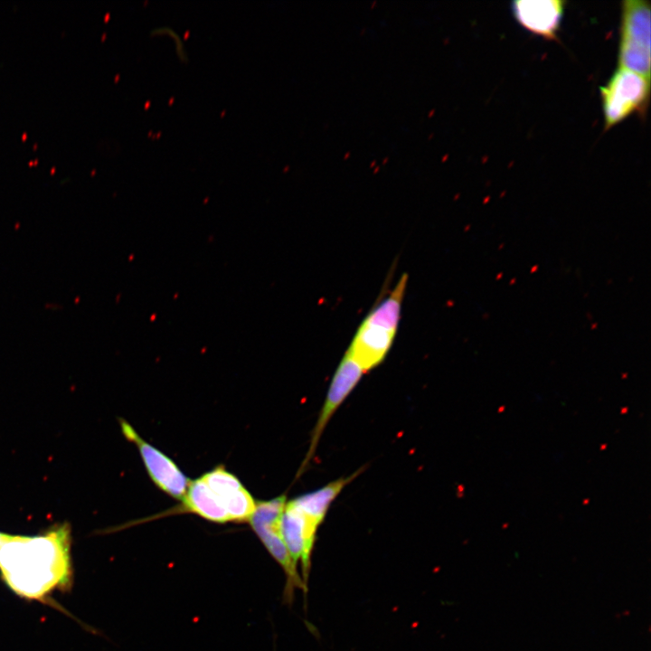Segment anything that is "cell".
<instances>
[{
  "label": "cell",
  "mask_w": 651,
  "mask_h": 651,
  "mask_svg": "<svg viewBox=\"0 0 651 651\" xmlns=\"http://www.w3.org/2000/svg\"><path fill=\"white\" fill-rule=\"evenodd\" d=\"M71 528L55 524L39 534H10L0 545V577L18 596L44 601L72 584Z\"/></svg>",
  "instance_id": "cell-1"
},
{
  "label": "cell",
  "mask_w": 651,
  "mask_h": 651,
  "mask_svg": "<svg viewBox=\"0 0 651 651\" xmlns=\"http://www.w3.org/2000/svg\"><path fill=\"white\" fill-rule=\"evenodd\" d=\"M396 333L362 323L346 354L366 373L378 366L388 354Z\"/></svg>",
  "instance_id": "cell-10"
},
{
  "label": "cell",
  "mask_w": 651,
  "mask_h": 651,
  "mask_svg": "<svg viewBox=\"0 0 651 651\" xmlns=\"http://www.w3.org/2000/svg\"><path fill=\"white\" fill-rule=\"evenodd\" d=\"M408 276L403 274L390 295L374 307L363 321L396 333Z\"/></svg>",
  "instance_id": "cell-13"
},
{
  "label": "cell",
  "mask_w": 651,
  "mask_h": 651,
  "mask_svg": "<svg viewBox=\"0 0 651 651\" xmlns=\"http://www.w3.org/2000/svg\"><path fill=\"white\" fill-rule=\"evenodd\" d=\"M650 4L645 0H626L621 4L618 68L650 80L651 19Z\"/></svg>",
  "instance_id": "cell-2"
},
{
  "label": "cell",
  "mask_w": 651,
  "mask_h": 651,
  "mask_svg": "<svg viewBox=\"0 0 651 651\" xmlns=\"http://www.w3.org/2000/svg\"><path fill=\"white\" fill-rule=\"evenodd\" d=\"M9 536H10L9 533H3V532H0V545H1L6 539H8Z\"/></svg>",
  "instance_id": "cell-14"
},
{
  "label": "cell",
  "mask_w": 651,
  "mask_h": 651,
  "mask_svg": "<svg viewBox=\"0 0 651 651\" xmlns=\"http://www.w3.org/2000/svg\"><path fill=\"white\" fill-rule=\"evenodd\" d=\"M283 540L296 565L302 566L307 586L311 553L318 527L314 525L297 508L287 501L280 521Z\"/></svg>",
  "instance_id": "cell-7"
},
{
  "label": "cell",
  "mask_w": 651,
  "mask_h": 651,
  "mask_svg": "<svg viewBox=\"0 0 651 651\" xmlns=\"http://www.w3.org/2000/svg\"><path fill=\"white\" fill-rule=\"evenodd\" d=\"M287 503L286 495L267 501L256 502V508L250 519L253 531L271 556L281 566L287 577L286 593L290 599L295 588L307 590L300 578L282 537L280 521Z\"/></svg>",
  "instance_id": "cell-4"
},
{
  "label": "cell",
  "mask_w": 651,
  "mask_h": 651,
  "mask_svg": "<svg viewBox=\"0 0 651 651\" xmlns=\"http://www.w3.org/2000/svg\"><path fill=\"white\" fill-rule=\"evenodd\" d=\"M182 508L214 523L229 522L220 499L202 478L190 482L184 496Z\"/></svg>",
  "instance_id": "cell-12"
},
{
  "label": "cell",
  "mask_w": 651,
  "mask_h": 651,
  "mask_svg": "<svg viewBox=\"0 0 651 651\" xmlns=\"http://www.w3.org/2000/svg\"><path fill=\"white\" fill-rule=\"evenodd\" d=\"M202 478L220 499L229 521H250L256 502L234 475L218 467L204 474Z\"/></svg>",
  "instance_id": "cell-8"
},
{
  "label": "cell",
  "mask_w": 651,
  "mask_h": 651,
  "mask_svg": "<svg viewBox=\"0 0 651 651\" xmlns=\"http://www.w3.org/2000/svg\"><path fill=\"white\" fill-rule=\"evenodd\" d=\"M363 373L365 372L359 363L345 353L334 373L316 423L311 432L310 445L299 469V475L313 458L323 431L331 417L355 388Z\"/></svg>",
  "instance_id": "cell-5"
},
{
  "label": "cell",
  "mask_w": 651,
  "mask_h": 651,
  "mask_svg": "<svg viewBox=\"0 0 651 651\" xmlns=\"http://www.w3.org/2000/svg\"><path fill=\"white\" fill-rule=\"evenodd\" d=\"M363 469L357 470L349 476L340 477L326 486L301 495L289 502L297 508L314 525L319 527L324 521L327 511L341 493V491L353 481Z\"/></svg>",
  "instance_id": "cell-11"
},
{
  "label": "cell",
  "mask_w": 651,
  "mask_h": 651,
  "mask_svg": "<svg viewBox=\"0 0 651 651\" xmlns=\"http://www.w3.org/2000/svg\"><path fill=\"white\" fill-rule=\"evenodd\" d=\"M599 90L605 130L634 113L646 115L650 98V80L646 77L618 68Z\"/></svg>",
  "instance_id": "cell-3"
},
{
  "label": "cell",
  "mask_w": 651,
  "mask_h": 651,
  "mask_svg": "<svg viewBox=\"0 0 651 651\" xmlns=\"http://www.w3.org/2000/svg\"><path fill=\"white\" fill-rule=\"evenodd\" d=\"M120 427L124 436L137 445L153 482L165 493L182 500L191 480L171 458L144 440L126 420H120Z\"/></svg>",
  "instance_id": "cell-6"
},
{
  "label": "cell",
  "mask_w": 651,
  "mask_h": 651,
  "mask_svg": "<svg viewBox=\"0 0 651 651\" xmlns=\"http://www.w3.org/2000/svg\"><path fill=\"white\" fill-rule=\"evenodd\" d=\"M564 5L561 0H518L512 3V11L518 24L527 31L556 40Z\"/></svg>",
  "instance_id": "cell-9"
}]
</instances>
